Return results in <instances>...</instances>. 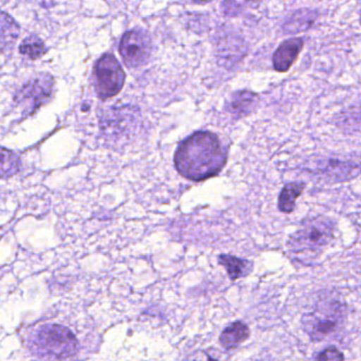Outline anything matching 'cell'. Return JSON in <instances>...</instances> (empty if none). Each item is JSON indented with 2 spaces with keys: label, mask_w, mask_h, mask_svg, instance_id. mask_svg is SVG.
Masks as SVG:
<instances>
[{
  "label": "cell",
  "mask_w": 361,
  "mask_h": 361,
  "mask_svg": "<svg viewBox=\"0 0 361 361\" xmlns=\"http://www.w3.org/2000/svg\"><path fill=\"white\" fill-rule=\"evenodd\" d=\"M304 42L302 39H289L279 46L274 54V67L279 73H285L293 66L298 56L303 48Z\"/></svg>",
  "instance_id": "obj_8"
},
{
  "label": "cell",
  "mask_w": 361,
  "mask_h": 361,
  "mask_svg": "<svg viewBox=\"0 0 361 361\" xmlns=\"http://www.w3.org/2000/svg\"><path fill=\"white\" fill-rule=\"evenodd\" d=\"M259 103V97L250 92H235L228 102L227 109L233 117L249 115Z\"/></svg>",
  "instance_id": "obj_12"
},
{
  "label": "cell",
  "mask_w": 361,
  "mask_h": 361,
  "mask_svg": "<svg viewBox=\"0 0 361 361\" xmlns=\"http://www.w3.org/2000/svg\"><path fill=\"white\" fill-rule=\"evenodd\" d=\"M335 226L326 217L317 216L307 219L290 236L287 247L295 255L316 257L333 240Z\"/></svg>",
  "instance_id": "obj_2"
},
{
  "label": "cell",
  "mask_w": 361,
  "mask_h": 361,
  "mask_svg": "<svg viewBox=\"0 0 361 361\" xmlns=\"http://www.w3.org/2000/svg\"><path fill=\"white\" fill-rule=\"evenodd\" d=\"M35 350L50 360H66L75 354L78 340L67 327L45 325L39 329L35 339Z\"/></svg>",
  "instance_id": "obj_4"
},
{
  "label": "cell",
  "mask_w": 361,
  "mask_h": 361,
  "mask_svg": "<svg viewBox=\"0 0 361 361\" xmlns=\"http://www.w3.org/2000/svg\"><path fill=\"white\" fill-rule=\"evenodd\" d=\"M183 361H226L223 353L216 348L198 350L185 357Z\"/></svg>",
  "instance_id": "obj_18"
},
{
  "label": "cell",
  "mask_w": 361,
  "mask_h": 361,
  "mask_svg": "<svg viewBox=\"0 0 361 361\" xmlns=\"http://www.w3.org/2000/svg\"><path fill=\"white\" fill-rule=\"evenodd\" d=\"M179 174L193 181L219 174L227 161V152L219 137L208 130L196 132L179 145L174 156Z\"/></svg>",
  "instance_id": "obj_1"
},
{
  "label": "cell",
  "mask_w": 361,
  "mask_h": 361,
  "mask_svg": "<svg viewBox=\"0 0 361 361\" xmlns=\"http://www.w3.org/2000/svg\"><path fill=\"white\" fill-rule=\"evenodd\" d=\"M314 361H344V355L336 346H329L317 354Z\"/></svg>",
  "instance_id": "obj_19"
},
{
  "label": "cell",
  "mask_w": 361,
  "mask_h": 361,
  "mask_svg": "<svg viewBox=\"0 0 361 361\" xmlns=\"http://www.w3.org/2000/svg\"><path fill=\"white\" fill-rule=\"evenodd\" d=\"M304 188H305V185L302 183H291L283 188L282 192L279 196V209L281 212L286 213V214L293 212L295 202L304 191Z\"/></svg>",
  "instance_id": "obj_14"
},
{
  "label": "cell",
  "mask_w": 361,
  "mask_h": 361,
  "mask_svg": "<svg viewBox=\"0 0 361 361\" xmlns=\"http://www.w3.org/2000/svg\"><path fill=\"white\" fill-rule=\"evenodd\" d=\"M54 90V77L49 73H39L18 90L14 100L22 109L25 116L32 115L51 98Z\"/></svg>",
  "instance_id": "obj_6"
},
{
  "label": "cell",
  "mask_w": 361,
  "mask_h": 361,
  "mask_svg": "<svg viewBox=\"0 0 361 361\" xmlns=\"http://www.w3.org/2000/svg\"><path fill=\"white\" fill-rule=\"evenodd\" d=\"M94 90L102 100L117 96L126 82V73L113 54H104L96 63L94 71Z\"/></svg>",
  "instance_id": "obj_5"
},
{
  "label": "cell",
  "mask_w": 361,
  "mask_h": 361,
  "mask_svg": "<svg viewBox=\"0 0 361 361\" xmlns=\"http://www.w3.org/2000/svg\"><path fill=\"white\" fill-rule=\"evenodd\" d=\"M45 45L44 42L39 37L35 35H30L23 41L20 46V51L23 56L31 59V60H37L41 58L45 54Z\"/></svg>",
  "instance_id": "obj_17"
},
{
  "label": "cell",
  "mask_w": 361,
  "mask_h": 361,
  "mask_svg": "<svg viewBox=\"0 0 361 361\" xmlns=\"http://www.w3.org/2000/svg\"><path fill=\"white\" fill-rule=\"evenodd\" d=\"M18 23L5 12H0V54L10 51L20 37Z\"/></svg>",
  "instance_id": "obj_11"
},
{
  "label": "cell",
  "mask_w": 361,
  "mask_h": 361,
  "mask_svg": "<svg viewBox=\"0 0 361 361\" xmlns=\"http://www.w3.org/2000/svg\"><path fill=\"white\" fill-rule=\"evenodd\" d=\"M152 39L142 29L128 31L120 42V54L126 66L138 68L147 64L152 54Z\"/></svg>",
  "instance_id": "obj_7"
},
{
  "label": "cell",
  "mask_w": 361,
  "mask_h": 361,
  "mask_svg": "<svg viewBox=\"0 0 361 361\" xmlns=\"http://www.w3.org/2000/svg\"><path fill=\"white\" fill-rule=\"evenodd\" d=\"M20 170V157L14 152L0 147V178H10Z\"/></svg>",
  "instance_id": "obj_15"
},
{
  "label": "cell",
  "mask_w": 361,
  "mask_h": 361,
  "mask_svg": "<svg viewBox=\"0 0 361 361\" xmlns=\"http://www.w3.org/2000/svg\"><path fill=\"white\" fill-rule=\"evenodd\" d=\"M219 265L227 270L230 280L238 281L246 278L253 269V263L249 259H242L231 255H221L217 259Z\"/></svg>",
  "instance_id": "obj_10"
},
{
  "label": "cell",
  "mask_w": 361,
  "mask_h": 361,
  "mask_svg": "<svg viewBox=\"0 0 361 361\" xmlns=\"http://www.w3.org/2000/svg\"><path fill=\"white\" fill-rule=\"evenodd\" d=\"M250 337V329L243 321H235L228 325L219 336V343L226 350L238 348Z\"/></svg>",
  "instance_id": "obj_9"
},
{
  "label": "cell",
  "mask_w": 361,
  "mask_h": 361,
  "mask_svg": "<svg viewBox=\"0 0 361 361\" xmlns=\"http://www.w3.org/2000/svg\"><path fill=\"white\" fill-rule=\"evenodd\" d=\"M358 164L354 166V164H346L339 160H329L321 168V171L327 176L343 179L344 177H352V175L354 176V171L358 173Z\"/></svg>",
  "instance_id": "obj_16"
},
{
  "label": "cell",
  "mask_w": 361,
  "mask_h": 361,
  "mask_svg": "<svg viewBox=\"0 0 361 361\" xmlns=\"http://www.w3.org/2000/svg\"><path fill=\"white\" fill-rule=\"evenodd\" d=\"M317 20V12L312 10H299L284 24V30L289 33L307 30Z\"/></svg>",
  "instance_id": "obj_13"
},
{
  "label": "cell",
  "mask_w": 361,
  "mask_h": 361,
  "mask_svg": "<svg viewBox=\"0 0 361 361\" xmlns=\"http://www.w3.org/2000/svg\"><path fill=\"white\" fill-rule=\"evenodd\" d=\"M345 304L320 302L314 312L302 317V326L312 341H322L339 329L345 318Z\"/></svg>",
  "instance_id": "obj_3"
}]
</instances>
